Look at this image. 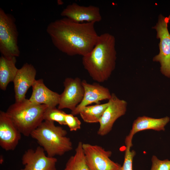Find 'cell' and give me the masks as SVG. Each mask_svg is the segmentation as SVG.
<instances>
[{
    "label": "cell",
    "instance_id": "8fae6325",
    "mask_svg": "<svg viewBox=\"0 0 170 170\" xmlns=\"http://www.w3.org/2000/svg\"><path fill=\"white\" fill-rule=\"evenodd\" d=\"M61 15L74 22L83 23L99 22L102 20L99 8L96 6H85L74 3L68 5L61 11Z\"/></svg>",
    "mask_w": 170,
    "mask_h": 170
},
{
    "label": "cell",
    "instance_id": "6da1fadb",
    "mask_svg": "<svg viewBox=\"0 0 170 170\" xmlns=\"http://www.w3.org/2000/svg\"><path fill=\"white\" fill-rule=\"evenodd\" d=\"M94 23L75 22L63 17L48 24L46 32L55 47L69 56H83L91 52L99 35Z\"/></svg>",
    "mask_w": 170,
    "mask_h": 170
},
{
    "label": "cell",
    "instance_id": "603a6c76",
    "mask_svg": "<svg viewBox=\"0 0 170 170\" xmlns=\"http://www.w3.org/2000/svg\"><path fill=\"white\" fill-rule=\"evenodd\" d=\"M152 166L150 170H170V160H161L155 156L151 158Z\"/></svg>",
    "mask_w": 170,
    "mask_h": 170
},
{
    "label": "cell",
    "instance_id": "7a4b0ae2",
    "mask_svg": "<svg viewBox=\"0 0 170 170\" xmlns=\"http://www.w3.org/2000/svg\"><path fill=\"white\" fill-rule=\"evenodd\" d=\"M115 45L113 35L102 34L91 52L82 56L83 67L94 81L99 83L107 80L114 70L116 59Z\"/></svg>",
    "mask_w": 170,
    "mask_h": 170
},
{
    "label": "cell",
    "instance_id": "7402d4cb",
    "mask_svg": "<svg viewBox=\"0 0 170 170\" xmlns=\"http://www.w3.org/2000/svg\"><path fill=\"white\" fill-rule=\"evenodd\" d=\"M65 118L66 125L71 131H75L81 128V122L78 118L72 114L65 113Z\"/></svg>",
    "mask_w": 170,
    "mask_h": 170
},
{
    "label": "cell",
    "instance_id": "30bf717a",
    "mask_svg": "<svg viewBox=\"0 0 170 170\" xmlns=\"http://www.w3.org/2000/svg\"><path fill=\"white\" fill-rule=\"evenodd\" d=\"M21 160L24 167L20 170H56L57 158L46 156L40 146L26 151Z\"/></svg>",
    "mask_w": 170,
    "mask_h": 170
},
{
    "label": "cell",
    "instance_id": "7c38bea8",
    "mask_svg": "<svg viewBox=\"0 0 170 170\" xmlns=\"http://www.w3.org/2000/svg\"><path fill=\"white\" fill-rule=\"evenodd\" d=\"M21 133L5 112L0 111V146L6 151L15 150L21 139Z\"/></svg>",
    "mask_w": 170,
    "mask_h": 170
},
{
    "label": "cell",
    "instance_id": "5bb4252c",
    "mask_svg": "<svg viewBox=\"0 0 170 170\" xmlns=\"http://www.w3.org/2000/svg\"><path fill=\"white\" fill-rule=\"evenodd\" d=\"M37 71L31 64L26 63L18 69L13 81L15 102L26 98V94L36 81Z\"/></svg>",
    "mask_w": 170,
    "mask_h": 170
},
{
    "label": "cell",
    "instance_id": "5b68a950",
    "mask_svg": "<svg viewBox=\"0 0 170 170\" xmlns=\"http://www.w3.org/2000/svg\"><path fill=\"white\" fill-rule=\"evenodd\" d=\"M18 32L14 17L0 8V52L6 57H18Z\"/></svg>",
    "mask_w": 170,
    "mask_h": 170
},
{
    "label": "cell",
    "instance_id": "2e32d148",
    "mask_svg": "<svg viewBox=\"0 0 170 170\" xmlns=\"http://www.w3.org/2000/svg\"><path fill=\"white\" fill-rule=\"evenodd\" d=\"M170 120L168 116L155 118L145 116H139L133 122L132 128L125 141H132L134 135L139 131L148 129L164 131L165 127Z\"/></svg>",
    "mask_w": 170,
    "mask_h": 170
},
{
    "label": "cell",
    "instance_id": "ba28073f",
    "mask_svg": "<svg viewBox=\"0 0 170 170\" xmlns=\"http://www.w3.org/2000/svg\"><path fill=\"white\" fill-rule=\"evenodd\" d=\"M108 102V105L99 122V127L97 134L101 136L108 134L111 130L116 121L124 115L127 111V101L120 99L114 93L111 94Z\"/></svg>",
    "mask_w": 170,
    "mask_h": 170
},
{
    "label": "cell",
    "instance_id": "4fadbf2b",
    "mask_svg": "<svg viewBox=\"0 0 170 170\" xmlns=\"http://www.w3.org/2000/svg\"><path fill=\"white\" fill-rule=\"evenodd\" d=\"M82 83L84 89V96L81 103L71 111V114L74 116L79 114L84 107L94 103L99 104L100 101L109 100L111 96L109 89L99 83L90 84L84 80L82 81Z\"/></svg>",
    "mask_w": 170,
    "mask_h": 170
},
{
    "label": "cell",
    "instance_id": "ffe728a7",
    "mask_svg": "<svg viewBox=\"0 0 170 170\" xmlns=\"http://www.w3.org/2000/svg\"><path fill=\"white\" fill-rule=\"evenodd\" d=\"M66 113L56 107H48L43 116L44 121L56 122L61 125H66L65 115Z\"/></svg>",
    "mask_w": 170,
    "mask_h": 170
},
{
    "label": "cell",
    "instance_id": "9c48e42d",
    "mask_svg": "<svg viewBox=\"0 0 170 170\" xmlns=\"http://www.w3.org/2000/svg\"><path fill=\"white\" fill-rule=\"evenodd\" d=\"M63 84L64 89L60 94L58 108H67L72 111L81 103L83 97L84 92L82 81L78 77H67Z\"/></svg>",
    "mask_w": 170,
    "mask_h": 170
},
{
    "label": "cell",
    "instance_id": "9a60e30c",
    "mask_svg": "<svg viewBox=\"0 0 170 170\" xmlns=\"http://www.w3.org/2000/svg\"><path fill=\"white\" fill-rule=\"evenodd\" d=\"M32 92L29 100L37 104L45 105L48 107L58 105L60 94L48 88L42 79L36 80L32 86Z\"/></svg>",
    "mask_w": 170,
    "mask_h": 170
},
{
    "label": "cell",
    "instance_id": "ac0fdd59",
    "mask_svg": "<svg viewBox=\"0 0 170 170\" xmlns=\"http://www.w3.org/2000/svg\"><path fill=\"white\" fill-rule=\"evenodd\" d=\"M108 103L88 105L83 108L79 114L84 122L89 123H96L99 121Z\"/></svg>",
    "mask_w": 170,
    "mask_h": 170
},
{
    "label": "cell",
    "instance_id": "3957f363",
    "mask_svg": "<svg viewBox=\"0 0 170 170\" xmlns=\"http://www.w3.org/2000/svg\"><path fill=\"white\" fill-rule=\"evenodd\" d=\"M67 133L66 130L56 126L54 122L43 121L30 136L37 141L47 156L54 157L62 156L73 149L70 139L66 136Z\"/></svg>",
    "mask_w": 170,
    "mask_h": 170
},
{
    "label": "cell",
    "instance_id": "52a82bcc",
    "mask_svg": "<svg viewBox=\"0 0 170 170\" xmlns=\"http://www.w3.org/2000/svg\"><path fill=\"white\" fill-rule=\"evenodd\" d=\"M82 148L87 164L90 170H120L121 165L111 160L110 150L101 146L83 143Z\"/></svg>",
    "mask_w": 170,
    "mask_h": 170
},
{
    "label": "cell",
    "instance_id": "277c9868",
    "mask_svg": "<svg viewBox=\"0 0 170 170\" xmlns=\"http://www.w3.org/2000/svg\"><path fill=\"white\" fill-rule=\"evenodd\" d=\"M48 107L25 98L11 105L6 112L21 134L28 137L44 121V113Z\"/></svg>",
    "mask_w": 170,
    "mask_h": 170
},
{
    "label": "cell",
    "instance_id": "d6986e66",
    "mask_svg": "<svg viewBox=\"0 0 170 170\" xmlns=\"http://www.w3.org/2000/svg\"><path fill=\"white\" fill-rule=\"evenodd\" d=\"M82 144L79 142L75 154L69 159L63 170H90L86 161Z\"/></svg>",
    "mask_w": 170,
    "mask_h": 170
},
{
    "label": "cell",
    "instance_id": "8992f818",
    "mask_svg": "<svg viewBox=\"0 0 170 170\" xmlns=\"http://www.w3.org/2000/svg\"><path fill=\"white\" fill-rule=\"evenodd\" d=\"M170 20V15L165 17L160 14L158 21L152 28L157 31L156 37L160 39L159 44L160 51L153 59L154 62H159L161 65V73L170 78V34L168 30V24Z\"/></svg>",
    "mask_w": 170,
    "mask_h": 170
},
{
    "label": "cell",
    "instance_id": "e0dca14e",
    "mask_svg": "<svg viewBox=\"0 0 170 170\" xmlns=\"http://www.w3.org/2000/svg\"><path fill=\"white\" fill-rule=\"evenodd\" d=\"M15 57H0V88L5 90L8 84L13 82L18 69L16 66Z\"/></svg>",
    "mask_w": 170,
    "mask_h": 170
},
{
    "label": "cell",
    "instance_id": "44dd1931",
    "mask_svg": "<svg viewBox=\"0 0 170 170\" xmlns=\"http://www.w3.org/2000/svg\"><path fill=\"white\" fill-rule=\"evenodd\" d=\"M125 144L126 147L124 161L120 170H133V160L136 155V152L134 150H130V148L133 145L132 143H127Z\"/></svg>",
    "mask_w": 170,
    "mask_h": 170
}]
</instances>
